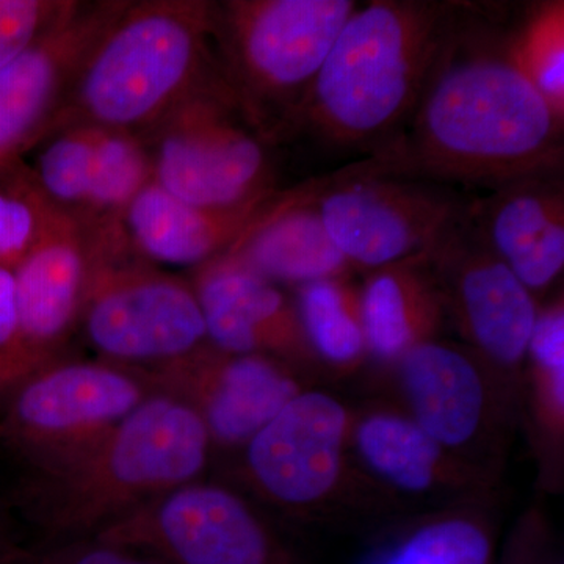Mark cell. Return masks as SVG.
Returning <instances> with one entry per match:
<instances>
[{
	"mask_svg": "<svg viewBox=\"0 0 564 564\" xmlns=\"http://www.w3.org/2000/svg\"><path fill=\"white\" fill-rule=\"evenodd\" d=\"M510 3L466 2L415 109L366 172L496 188L563 172L564 118L516 65Z\"/></svg>",
	"mask_w": 564,
	"mask_h": 564,
	"instance_id": "6da1fadb",
	"label": "cell"
},
{
	"mask_svg": "<svg viewBox=\"0 0 564 564\" xmlns=\"http://www.w3.org/2000/svg\"><path fill=\"white\" fill-rule=\"evenodd\" d=\"M464 6L462 0L358 6L282 141L303 133L333 148L375 151L392 139L413 113Z\"/></svg>",
	"mask_w": 564,
	"mask_h": 564,
	"instance_id": "7a4b0ae2",
	"label": "cell"
},
{
	"mask_svg": "<svg viewBox=\"0 0 564 564\" xmlns=\"http://www.w3.org/2000/svg\"><path fill=\"white\" fill-rule=\"evenodd\" d=\"M212 451L198 414L155 391L84 454L36 475L29 508L52 543L93 538L155 497L199 480Z\"/></svg>",
	"mask_w": 564,
	"mask_h": 564,
	"instance_id": "3957f363",
	"label": "cell"
},
{
	"mask_svg": "<svg viewBox=\"0 0 564 564\" xmlns=\"http://www.w3.org/2000/svg\"><path fill=\"white\" fill-rule=\"evenodd\" d=\"M212 6L128 2L93 47L52 131L88 124L143 135L193 93L228 82L215 52Z\"/></svg>",
	"mask_w": 564,
	"mask_h": 564,
	"instance_id": "277c9868",
	"label": "cell"
},
{
	"mask_svg": "<svg viewBox=\"0 0 564 564\" xmlns=\"http://www.w3.org/2000/svg\"><path fill=\"white\" fill-rule=\"evenodd\" d=\"M356 9L355 0H225L212 6L223 74L267 143H281Z\"/></svg>",
	"mask_w": 564,
	"mask_h": 564,
	"instance_id": "5b68a950",
	"label": "cell"
},
{
	"mask_svg": "<svg viewBox=\"0 0 564 564\" xmlns=\"http://www.w3.org/2000/svg\"><path fill=\"white\" fill-rule=\"evenodd\" d=\"M152 181L181 202L234 209L276 193L265 140L228 82L193 93L144 132Z\"/></svg>",
	"mask_w": 564,
	"mask_h": 564,
	"instance_id": "8992f818",
	"label": "cell"
},
{
	"mask_svg": "<svg viewBox=\"0 0 564 564\" xmlns=\"http://www.w3.org/2000/svg\"><path fill=\"white\" fill-rule=\"evenodd\" d=\"M155 391L144 369L62 358L7 392L0 437L36 475L52 473L98 443Z\"/></svg>",
	"mask_w": 564,
	"mask_h": 564,
	"instance_id": "52a82bcc",
	"label": "cell"
},
{
	"mask_svg": "<svg viewBox=\"0 0 564 564\" xmlns=\"http://www.w3.org/2000/svg\"><path fill=\"white\" fill-rule=\"evenodd\" d=\"M79 325L104 361L137 369L163 366L209 344L192 282L131 251L90 252Z\"/></svg>",
	"mask_w": 564,
	"mask_h": 564,
	"instance_id": "ba28073f",
	"label": "cell"
},
{
	"mask_svg": "<svg viewBox=\"0 0 564 564\" xmlns=\"http://www.w3.org/2000/svg\"><path fill=\"white\" fill-rule=\"evenodd\" d=\"M93 538L166 564H306L247 497L202 478L155 497Z\"/></svg>",
	"mask_w": 564,
	"mask_h": 564,
	"instance_id": "9c48e42d",
	"label": "cell"
},
{
	"mask_svg": "<svg viewBox=\"0 0 564 564\" xmlns=\"http://www.w3.org/2000/svg\"><path fill=\"white\" fill-rule=\"evenodd\" d=\"M304 187L337 250L366 273L425 254L467 204L433 182L369 173L359 163Z\"/></svg>",
	"mask_w": 564,
	"mask_h": 564,
	"instance_id": "30bf717a",
	"label": "cell"
},
{
	"mask_svg": "<svg viewBox=\"0 0 564 564\" xmlns=\"http://www.w3.org/2000/svg\"><path fill=\"white\" fill-rule=\"evenodd\" d=\"M352 419L333 393L303 389L240 448L245 484L291 516L333 510L355 486Z\"/></svg>",
	"mask_w": 564,
	"mask_h": 564,
	"instance_id": "8fae6325",
	"label": "cell"
},
{
	"mask_svg": "<svg viewBox=\"0 0 564 564\" xmlns=\"http://www.w3.org/2000/svg\"><path fill=\"white\" fill-rule=\"evenodd\" d=\"M469 203L425 252L459 336L508 383L525 366L540 302L486 243Z\"/></svg>",
	"mask_w": 564,
	"mask_h": 564,
	"instance_id": "7c38bea8",
	"label": "cell"
},
{
	"mask_svg": "<svg viewBox=\"0 0 564 564\" xmlns=\"http://www.w3.org/2000/svg\"><path fill=\"white\" fill-rule=\"evenodd\" d=\"M406 413L444 451L489 469L500 434L496 381H503L467 345L434 339L393 364ZM505 383V381H503Z\"/></svg>",
	"mask_w": 564,
	"mask_h": 564,
	"instance_id": "4fadbf2b",
	"label": "cell"
},
{
	"mask_svg": "<svg viewBox=\"0 0 564 564\" xmlns=\"http://www.w3.org/2000/svg\"><path fill=\"white\" fill-rule=\"evenodd\" d=\"M128 2H69L54 24L0 70V166L52 132L82 66Z\"/></svg>",
	"mask_w": 564,
	"mask_h": 564,
	"instance_id": "5bb4252c",
	"label": "cell"
},
{
	"mask_svg": "<svg viewBox=\"0 0 564 564\" xmlns=\"http://www.w3.org/2000/svg\"><path fill=\"white\" fill-rule=\"evenodd\" d=\"M155 389L192 408L212 447L240 451L303 391L296 367L263 355H234L203 345L180 359L144 369Z\"/></svg>",
	"mask_w": 564,
	"mask_h": 564,
	"instance_id": "9a60e30c",
	"label": "cell"
},
{
	"mask_svg": "<svg viewBox=\"0 0 564 564\" xmlns=\"http://www.w3.org/2000/svg\"><path fill=\"white\" fill-rule=\"evenodd\" d=\"M207 343L234 355H263L293 367L315 359L295 302L261 274L221 254L193 270Z\"/></svg>",
	"mask_w": 564,
	"mask_h": 564,
	"instance_id": "2e32d148",
	"label": "cell"
},
{
	"mask_svg": "<svg viewBox=\"0 0 564 564\" xmlns=\"http://www.w3.org/2000/svg\"><path fill=\"white\" fill-rule=\"evenodd\" d=\"M88 269L90 251L80 223L58 210L40 242L13 270L20 381L63 358V348L80 322Z\"/></svg>",
	"mask_w": 564,
	"mask_h": 564,
	"instance_id": "e0dca14e",
	"label": "cell"
},
{
	"mask_svg": "<svg viewBox=\"0 0 564 564\" xmlns=\"http://www.w3.org/2000/svg\"><path fill=\"white\" fill-rule=\"evenodd\" d=\"M478 231L494 254L534 296L564 272L563 172L534 174L492 188L469 203Z\"/></svg>",
	"mask_w": 564,
	"mask_h": 564,
	"instance_id": "ac0fdd59",
	"label": "cell"
},
{
	"mask_svg": "<svg viewBox=\"0 0 564 564\" xmlns=\"http://www.w3.org/2000/svg\"><path fill=\"white\" fill-rule=\"evenodd\" d=\"M351 452L373 481L408 497H470L491 481L444 451L404 411L388 406L355 413Z\"/></svg>",
	"mask_w": 564,
	"mask_h": 564,
	"instance_id": "d6986e66",
	"label": "cell"
},
{
	"mask_svg": "<svg viewBox=\"0 0 564 564\" xmlns=\"http://www.w3.org/2000/svg\"><path fill=\"white\" fill-rule=\"evenodd\" d=\"M223 254L280 288L356 272L326 232L304 184L276 192Z\"/></svg>",
	"mask_w": 564,
	"mask_h": 564,
	"instance_id": "ffe728a7",
	"label": "cell"
},
{
	"mask_svg": "<svg viewBox=\"0 0 564 564\" xmlns=\"http://www.w3.org/2000/svg\"><path fill=\"white\" fill-rule=\"evenodd\" d=\"M274 195L234 209H207L181 202L151 181L126 214V240L137 258L152 265L193 272L228 251Z\"/></svg>",
	"mask_w": 564,
	"mask_h": 564,
	"instance_id": "44dd1931",
	"label": "cell"
},
{
	"mask_svg": "<svg viewBox=\"0 0 564 564\" xmlns=\"http://www.w3.org/2000/svg\"><path fill=\"white\" fill-rule=\"evenodd\" d=\"M361 310L369 358L393 366L419 345L440 339L447 311L425 254L367 272Z\"/></svg>",
	"mask_w": 564,
	"mask_h": 564,
	"instance_id": "7402d4cb",
	"label": "cell"
},
{
	"mask_svg": "<svg viewBox=\"0 0 564 564\" xmlns=\"http://www.w3.org/2000/svg\"><path fill=\"white\" fill-rule=\"evenodd\" d=\"M151 181V155L143 137L99 128L90 188L76 215L90 251H131L124 236L126 214Z\"/></svg>",
	"mask_w": 564,
	"mask_h": 564,
	"instance_id": "603a6c76",
	"label": "cell"
},
{
	"mask_svg": "<svg viewBox=\"0 0 564 564\" xmlns=\"http://www.w3.org/2000/svg\"><path fill=\"white\" fill-rule=\"evenodd\" d=\"M362 564H496V534L484 511L458 505L414 522Z\"/></svg>",
	"mask_w": 564,
	"mask_h": 564,
	"instance_id": "cb8c5ba5",
	"label": "cell"
},
{
	"mask_svg": "<svg viewBox=\"0 0 564 564\" xmlns=\"http://www.w3.org/2000/svg\"><path fill=\"white\" fill-rule=\"evenodd\" d=\"M296 313L315 362L350 372L369 358L361 285L351 276L310 282L295 289Z\"/></svg>",
	"mask_w": 564,
	"mask_h": 564,
	"instance_id": "d4e9b609",
	"label": "cell"
},
{
	"mask_svg": "<svg viewBox=\"0 0 564 564\" xmlns=\"http://www.w3.org/2000/svg\"><path fill=\"white\" fill-rule=\"evenodd\" d=\"M511 55L552 110L564 118V2L541 0L511 7Z\"/></svg>",
	"mask_w": 564,
	"mask_h": 564,
	"instance_id": "484cf974",
	"label": "cell"
},
{
	"mask_svg": "<svg viewBox=\"0 0 564 564\" xmlns=\"http://www.w3.org/2000/svg\"><path fill=\"white\" fill-rule=\"evenodd\" d=\"M532 389L534 426L545 445H558L564 433V300L540 304L525 356Z\"/></svg>",
	"mask_w": 564,
	"mask_h": 564,
	"instance_id": "4316f807",
	"label": "cell"
},
{
	"mask_svg": "<svg viewBox=\"0 0 564 564\" xmlns=\"http://www.w3.org/2000/svg\"><path fill=\"white\" fill-rule=\"evenodd\" d=\"M99 128L69 124L44 137L31 166L41 191L57 209L76 217L87 199Z\"/></svg>",
	"mask_w": 564,
	"mask_h": 564,
	"instance_id": "83f0119b",
	"label": "cell"
},
{
	"mask_svg": "<svg viewBox=\"0 0 564 564\" xmlns=\"http://www.w3.org/2000/svg\"><path fill=\"white\" fill-rule=\"evenodd\" d=\"M58 210L21 159L0 166V267L17 269Z\"/></svg>",
	"mask_w": 564,
	"mask_h": 564,
	"instance_id": "f1b7e54d",
	"label": "cell"
},
{
	"mask_svg": "<svg viewBox=\"0 0 564 564\" xmlns=\"http://www.w3.org/2000/svg\"><path fill=\"white\" fill-rule=\"evenodd\" d=\"M68 6L69 0H0V70L28 51Z\"/></svg>",
	"mask_w": 564,
	"mask_h": 564,
	"instance_id": "f546056e",
	"label": "cell"
},
{
	"mask_svg": "<svg viewBox=\"0 0 564 564\" xmlns=\"http://www.w3.org/2000/svg\"><path fill=\"white\" fill-rule=\"evenodd\" d=\"M20 564H166L131 549L104 543L96 538L58 541L50 547L25 555Z\"/></svg>",
	"mask_w": 564,
	"mask_h": 564,
	"instance_id": "4dcf8cb0",
	"label": "cell"
},
{
	"mask_svg": "<svg viewBox=\"0 0 564 564\" xmlns=\"http://www.w3.org/2000/svg\"><path fill=\"white\" fill-rule=\"evenodd\" d=\"M20 381V315L13 270L0 267V397Z\"/></svg>",
	"mask_w": 564,
	"mask_h": 564,
	"instance_id": "1f68e13d",
	"label": "cell"
}]
</instances>
